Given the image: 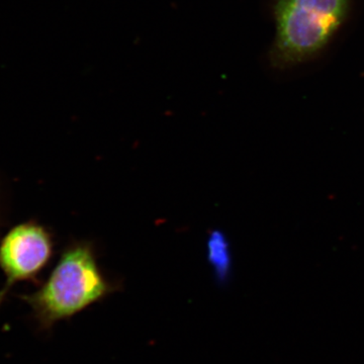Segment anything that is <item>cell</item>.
I'll return each mask as SVG.
<instances>
[{
	"label": "cell",
	"instance_id": "cell-1",
	"mask_svg": "<svg viewBox=\"0 0 364 364\" xmlns=\"http://www.w3.org/2000/svg\"><path fill=\"white\" fill-rule=\"evenodd\" d=\"M98 265L92 243L69 244L47 280L32 294L21 296L42 331L68 320L116 291Z\"/></svg>",
	"mask_w": 364,
	"mask_h": 364
},
{
	"label": "cell",
	"instance_id": "cell-2",
	"mask_svg": "<svg viewBox=\"0 0 364 364\" xmlns=\"http://www.w3.org/2000/svg\"><path fill=\"white\" fill-rule=\"evenodd\" d=\"M351 0H274L270 63L284 69L317 56L348 16Z\"/></svg>",
	"mask_w": 364,
	"mask_h": 364
},
{
	"label": "cell",
	"instance_id": "cell-3",
	"mask_svg": "<svg viewBox=\"0 0 364 364\" xmlns=\"http://www.w3.org/2000/svg\"><path fill=\"white\" fill-rule=\"evenodd\" d=\"M54 253V239L47 227L36 221L11 228L0 242V268L6 277L0 305L14 284L35 280Z\"/></svg>",
	"mask_w": 364,
	"mask_h": 364
},
{
	"label": "cell",
	"instance_id": "cell-4",
	"mask_svg": "<svg viewBox=\"0 0 364 364\" xmlns=\"http://www.w3.org/2000/svg\"><path fill=\"white\" fill-rule=\"evenodd\" d=\"M208 258L218 280L224 284L231 270V252L226 237L221 232H213L208 237Z\"/></svg>",
	"mask_w": 364,
	"mask_h": 364
}]
</instances>
